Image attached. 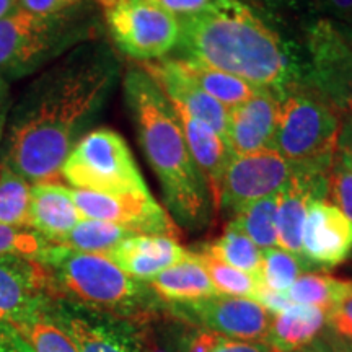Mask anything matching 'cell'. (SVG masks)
Instances as JSON below:
<instances>
[{
  "mask_svg": "<svg viewBox=\"0 0 352 352\" xmlns=\"http://www.w3.org/2000/svg\"><path fill=\"white\" fill-rule=\"evenodd\" d=\"M132 235H135V233L121 226H116V223L82 219L59 243L54 245L65 246V248L76 250V252L107 254L114 246Z\"/></svg>",
  "mask_w": 352,
  "mask_h": 352,
  "instance_id": "4316f807",
  "label": "cell"
},
{
  "mask_svg": "<svg viewBox=\"0 0 352 352\" xmlns=\"http://www.w3.org/2000/svg\"><path fill=\"white\" fill-rule=\"evenodd\" d=\"M202 252L209 253L210 256L217 258L219 261L226 263L228 266L261 279L263 252L240 230L227 227L226 233L206 245Z\"/></svg>",
  "mask_w": 352,
  "mask_h": 352,
  "instance_id": "83f0119b",
  "label": "cell"
},
{
  "mask_svg": "<svg viewBox=\"0 0 352 352\" xmlns=\"http://www.w3.org/2000/svg\"><path fill=\"white\" fill-rule=\"evenodd\" d=\"M12 327L19 331L32 352H78L69 334L47 310L20 323H13Z\"/></svg>",
  "mask_w": 352,
  "mask_h": 352,
  "instance_id": "f546056e",
  "label": "cell"
},
{
  "mask_svg": "<svg viewBox=\"0 0 352 352\" xmlns=\"http://www.w3.org/2000/svg\"><path fill=\"white\" fill-rule=\"evenodd\" d=\"M83 219L121 226L135 235H166L176 232L173 220L148 192H95L70 189Z\"/></svg>",
  "mask_w": 352,
  "mask_h": 352,
  "instance_id": "7c38bea8",
  "label": "cell"
},
{
  "mask_svg": "<svg viewBox=\"0 0 352 352\" xmlns=\"http://www.w3.org/2000/svg\"><path fill=\"white\" fill-rule=\"evenodd\" d=\"M277 98L272 148L294 171L329 173L342 124L341 113L310 83H290L277 91Z\"/></svg>",
  "mask_w": 352,
  "mask_h": 352,
  "instance_id": "5b68a950",
  "label": "cell"
},
{
  "mask_svg": "<svg viewBox=\"0 0 352 352\" xmlns=\"http://www.w3.org/2000/svg\"><path fill=\"white\" fill-rule=\"evenodd\" d=\"M292 173V166L274 148L233 155L215 191V208L235 217L252 202L279 192Z\"/></svg>",
  "mask_w": 352,
  "mask_h": 352,
  "instance_id": "9c48e42d",
  "label": "cell"
},
{
  "mask_svg": "<svg viewBox=\"0 0 352 352\" xmlns=\"http://www.w3.org/2000/svg\"><path fill=\"white\" fill-rule=\"evenodd\" d=\"M175 113L183 129L192 160L196 162L197 168L204 175L210 192L215 197L220 179H222L233 157L230 145L212 127L197 121L196 118L189 116L188 113L179 111V109H175Z\"/></svg>",
  "mask_w": 352,
  "mask_h": 352,
  "instance_id": "44dd1931",
  "label": "cell"
},
{
  "mask_svg": "<svg viewBox=\"0 0 352 352\" xmlns=\"http://www.w3.org/2000/svg\"><path fill=\"white\" fill-rule=\"evenodd\" d=\"M342 32H344L347 41H349V44L352 46V25L347 26V28H342Z\"/></svg>",
  "mask_w": 352,
  "mask_h": 352,
  "instance_id": "f6af8a7d",
  "label": "cell"
},
{
  "mask_svg": "<svg viewBox=\"0 0 352 352\" xmlns=\"http://www.w3.org/2000/svg\"><path fill=\"white\" fill-rule=\"evenodd\" d=\"M308 267L310 266L303 259L294 256L292 253L284 252V250H264L261 267L263 285L284 294L302 276V271Z\"/></svg>",
  "mask_w": 352,
  "mask_h": 352,
  "instance_id": "d6a6232c",
  "label": "cell"
},
{
  "mask_svg": "<svg viewBox=\"0 0 352 352\" xmlns=\"http://www.w3.org/2000/svg\"><path fill=\"white\" fill-rule=\"evenodd\" d=\"M104 256L132 279L148 283L160 272L182 263L188 256V252L173 236L132 235Z\"/></svg>",
  "mask_w": 352,
  "mask_h": 352,
  "instance_id": "d6986e66",
  "label": "cell"
},
{
  "mask_svg": "<svg viewBox=\"0 0 352 352\" xmlns=\"http://www.w3.org/2000/svg\"><path fill=\"white\" fill-rule=\"evenodd\" d=\"M16 7H19V0H0V20L10 15Z\"/></svg>",
  "mask_w": 352,
  "mask_h": 352,
  "instance_id": "ee69618b",
  "label": "cell"
},
{
  "mask_svg": "<svg viewBox=\"0 0 352 352\" xmlns=\"http://www.w3.org/2000/svg\"><path fill=\"white\" fill-rule=\"evenodd\" d=\"M327 197L352 222V171L336 160L329 171Z\"/></svg>",
  "mask_w": 352,
  "mask_h": 352,
  "instance_id": "e575fe53",
  "label": "cell"
},
{
  "mask_svg": "<svg viewBox=\"0 0 352 352\" xmlns=\"http://www.w3.org/2000/svg\"><path fill=\"white\" fill-rule=\"evenodd\" d=\"M120 72L104 46H82L36 78L7 124L3 162L28 183L52 182Z\"/></svg>",
  "mask_w": 352,
  "mask_h": 352,
  "instance_id": "6da1fadb",
  "label": "cell"
},
{
  "mask_svg": "<svg viewBox=\"0 0 352 352\" xmlns=\"http://www.w3.org/2000/svg\"><path fill=\"white\" fill-rule=\"evenodd\" d=\"M352 253V222L327 199L308 204L302 254L310 267H334Z\"/></svg>",
  "mask_w": 352,
  "mask_h": 352,
  "instance_id": "9a60e30c",
  "label": "cell"
},
{
  "mask_svg": "<svg viewBox=\"0 0 352 352\" xmlns=\"http://www.w3.org/2000/svg\"><path fill=\"white\" fill-rule=\"evenodd\" d=\"M142 69L160 87L171 107L212 127L227 140L228 109L188 76L179 59L151 60L144 63Z\"/></svg>",
  "mask_w": 352,
  "mask_h": 352,
  "instance_id": "2e32d148",
  "label": "cell"
},
{
  "mask_svg": "<svg viewBox=\"0 0 352 352\" xmlns=\"http://www.w3.org/2000/svg\"><path fill=\"white\" fill-rule=\"evenodd\" d=\"M52 316L78 352H140L134 320L74 303H60Z\"/></svg>",
  "mask_w": 352,
  "mask_h": 352,
  "instance_id": "5bb4252c",
  "label": "cell"
},
{
  "mask_svg": "<svg viewBox=\"0 0 352 352\" xmlns=\"http://www.w3.org/2000/svg\"><path fill=\"white\" fill-rule=\"evenodd\" d=\"M179 59L195 60L280 91L298 82L287 46L241 0H214L204 10L178 16Z\"/></svg>",
  "mask_w": 352,
  "mask_h": 352,
  "instance_id": "7a4b0ae2",
  "label": "cell"
},
{
  "mask_svg": "<svg viewBox=\"0 0 352 352\" xmlns=\"http://www.w3.org/2000/svg\"><path fill=\"white\" fill-rule=\"evenodd\" d=\"M300 352H303V351H300Z\"/></svg>",
  "mask_w": 352,
  "mask_h": 352,
  "instance_id": "7dc6e473",
  "label": "cell"
},
{
  "mask_svg": "<svg viewBox=\"0 0 352 352\" xmlns=\"http://www.w3.org/2000/svg\"><path fill=\"white\" fill-rule=\"evenodd\" d=\"M336 338V336H334ZM303 352H347L342 347L340 340H316L310 346L305 347Z\"/></svg>",
  "mask_w": 352,
  "mask_h": 352,
  "instance_id": "b9f144b4",
  "label": "cell"
},
{
  "mask_svg": "<svg viewBox=\"0 0 352 352\" xmlns=\"http://www.w3.org/2000/svg\"><path fill=\"white\" fill-rule=\"evenodd\" d=\"M153 2L165 8L166 12L173 13L178 19V16L191 15V13L204 10L214 0H153Z\"/></svg>",
  "mask_w": 352,
  "mask_h": 352,
  "instance_id": "f35d334b",
  "label": "cell"
},
{
  "mask_svg": "<svg viewBox=\"0 0 352 352\" xmlns=\"http://www.w3.org/2000/svg\"><path fill=\"white\" fill-rule=\"evenodd\" d=\"M82 2L85 0H19L16 8L38 16H57Z\"/></svg>",
  "mask_w": 352,
  "mask_h": 352,
  "instance_id": "8d00e7d4",
  "label": "cell"
},
{
  "mask_svg": "<svg viewBox=\"0 0 352 352\" xmlns=\"http://www.w3.org/2000/svg\"><path fill=\"white\" fill-rule=\"evenodd\" d=\"M338 340H340V338H338ZM340 341H341L342 347H344L347 352H352V341H342V340H340Z\"/></svg>",
  "mask_w": 352,
  "mask_h": 352,
  "instance_id": "bcb514c9",
  "label": "cell"
},
{
  "mask_svg": "<svg viewBox=\"0 0 352 352\" xmlns=\"http://www.w3.org/2000/svg\"><path fill=\"white\" fill-rule=\"evenodd\" d=\"M351 294L352 280L338 279V277L318 274V272H307L285 290L284 296L289 302L297 303V305L318 307L329 314L338 303Z\"/></svg>",
  "mask_w": 352,
  "mask_h": 352,
  "instance_id": "d4e9b609",
  "label": "cell"
},
{
  "mask_svg": "<svg viewBox=\"0 0 352 352\" xmlns=\"http://www.w3.org/2000/svg\"><path fill=\"white\" fill-rule=\"evenodd\" d=\"M310 85L334 108L352 118V46L334 21L318 20L308 30Z\"/></svg>",
  "mask_w": 352,
  "mask_h": 352,
  "instance_id": "8fae6325",
  "label": "cell"
},
{
  "mask_svg": "<svg viewBox=\"0 0 352 352\" xmlns=\"http://www.w3.org/2000/svg\"><path fill=\"white\" fill-rule=\"evenodd\" d=\"M80 39L64 15L38 16L20 8L0 20V78H20Z\"/></svg>",
  "mask_w": 352,
  "mask_h": 352,
  "instance_id": "52a82bcc",
  "label": "cell"
},
{
  "mask_svg": "<svg viewBox=\"0 0 352 352\" xmlns=\"http://www.w3.org/2000/svg\"><path fill=\"white\" fill-rule=\"evenodd\" d=\"M327 327L331 329L333 336L342 341H352V294L329 311Z\"/></svg>",
  "mask_w": 352,
  "mask_h": 352,
  "instance_id": "d590c367",
  "label": "cell"
},
{
  "mask_svg": "<svg viewBox=\"0 0 352 352\" xmlns=\"http://www.w3.org/2000/svg\"><path fill=\"white\" fill-rule=\"evenodd\" d=\"M30 192L32 184L0 165V226L25 228L30 222Z\"/></svg>",
  "mask_w": 352,
  "mask_h": 352,
  "instance_id": "1f68e13d",
  "label": "cell"
},
{
  "mask_svg": "<svg viewBox=\"0 0 352 352\" xmlns=\"http://www.w3.org/2000/svg\"><path fill=\"white\" fill-rule=\"evenodd\" d=\"M56 298L47 267L36 258L0 256V321L20 323L47 310Z\"/></svg>",
  "mask_w": 352,
  "mask_h": 352,
  "instance_id": "4fadbf2b",
  "label": "cell"
},
{
  "mask_svg": "<svg viewBox=\"0 0 352 352\" xmlns=\"http://www.w3.org/2000/svg\"><path fill=\"white\" fill-rule=\"evenodd\" d=\"M83 217L70 189L54 182L34 183L30 192L28 227L51 243H59Z\"/></svg>",
  "mask_w": 352,
  "mask_h": 352,
  "instance_id": "ffe728a7",
  "label": "cell"
},
{
  "mask_svg": "<svg viewBox=\"0 0 352 352\" xmlns=\"http://www.w3.org/2000/svg\"><path fill=\"white\" fill-rule=\"evenodd\" d=\"M328 178L329 173L294 171L289 182L284 184L279 191L276 210L277 248L303 259L302 232L308 204L314 199H327Z\"/></svg>",
  "mask_w": 352,
  "mask_h": 352,
  "instance_id": "e0dca14e",
  "label": "cell"
},
{
  "mask_svg": "<svg viewBox=\"0 0 352 352\" xmlns=\"http://www.w3.org/2000/svg\"><path fill=\"white\" fill-rule=\"evenodd\" d=\"M166 311L175 318L232 340L264 342L272 314L252 298L214 296L188 303H168Z\"/></svg>",
  "mask_w": 352,
  "mask_h": 352,
  "instance_id": "30bf717a",
  "label": "cell"
},
{
  "mask_svg": "<svg viewBox=\"0 0 352 352\" xmlns=\"http://www.w3.org/2000/svg\"><path fill=\"white\" fill-rule=\"evenodd\" d=\"M124 94L140 147L160 182L171 217L189 232L204 230L214 215V196L192 160L173 107L142 67L127 70Z\"/></svg>",
  "mask_w": 352,
  "mask_h": 352,
  "instance_id": "3957f363",
  "label": "cell"
},
{
  "mask_svg": "<svg viewBox=\"0 0 352 352\" xmlns=\"http://www.w3.org/2000/svg\"><path fill=\"white\" fill-rule=\"evenodd\" d=\"M36 259L50 271L56 297L127 320L155 310L152 297L157 296L151 287L122 272L104 254L51 243Z\"/></svg>",
  "mask_w": 352,
  "mask_h": 352,
  "instance_id": "277c9868",
  "label": "cell"
},
{
  "mask_svg": "<svg viewBox=\"0 0 352 352\" xmlns=\"http://www.w3.org/2000/svg\"><path fill=\"white\" fill-rule=\"evenodd\" d=\"M279 98L277 91L259 90L246 103L228 109L227 142L233 155L272 148Z\"/></svg>",
  "mask_w": 352,
  "mask_h": 352,
  "instance_id": "ac0fdd59",
  "label": "cell"
},
{
  "mask_svg": "<svg viewBox=\"0 0 352 352\" xmlns=\"http://www.w3.org/2000/svg\"><path fill=\"white\" fill-rule=\"evenodd\" d=\"M147 285L157 298L168 303L197 302L219 296L196 253H188L182 263L160 272Z\"/></svg>",
  "mask_w": 352,
  "mask_h": 352,
  "instance_id": "603a6c76",
  "label": "cell"
},
{
  "mask_svg": "<svg viewBox=\"0 0 352 352\" xmlns=\"http://www.w3.org/2000/svg\"><path fill=\"white\" fill-rule=\"evenodd\" d=\"M277 199H279V192L252 202L243 210H240L235 217H232L228 227L245 233L261 252L276 248Z\"/></svg>",
  "mask_w": 352,
  "mask_h": 352,
  "instance_id": "484cf974",
  "label": "cell"
},
{
  "mask_svg": "<svg viewBox=\"0 0 352 352\" xmlns=\"http://www.w3.org/2000/svg\"><path fill=\"white\" fill-rule=\"evenodd\" d=\"M328 314L318 307L292 305L272 315L264 344L271 352H300L320 338Z\"/></svg>",
  "mask_w": 352,
  "mask_h": 352,
  "instance_id": "7402d4cb",
  "label": "cell"
},
{
  "mask_svg": "<svg viewBox=\"0 0 352 352\" xmlns=\"http://www.w3.org/2000/svg\"><path fill=\"white\" fill-rule=\"evenodd\" d=\"M175 318V316H173ZM178 352H271L264 342L232 340L175 318Z\"/></svg>",
  "mask_w": 352,
  "mask_h": 352,
  "instance_id": "f1b7e54d",
  "label": "cell"
},
{
  "mask_svg": "<svg viewBox=\"0 0 352 352\" xmlns=\"http://www.w3.org/2000/svg\"><path fill=\"white\" fill-rule=\"evenodd\" d=\"M315 3L333 19L352 25V0H315Z\"/></svg>",
  "mask_w": 352,
  "mask_h": 352,
  "instance_id": "60d3db41",
  "label": "cell"
},
{
  "mask_svg": "<svg viewBox=\"0 0 352 352\" xmlns=\"http://www.w3.org/2000/svg\"><path fill=\"white\" fill-rule=\"evenodd\" d=\"M196 256L199 258L202 266H204L210 283H212L215 292L219 296L258 300L259 294L263 290V283L259 277L228 266V264L219 261L217 258L210 256L206 252L196 253Z\"/></svg>",
  "mask_w": 352,
  "mask_h": 352,
  "instance_id": "4dcf8cb0",
  "label": "cell"
},
{
  "mask_svg": "<svg viewBox=\"0 0 352 352\" xmlns=\"http://www.w3.org/2000/svg\"><path fill=\"white\" fill-rule=\"evenodd\" d=\"M116 46L132 59H164L179 39V23L153 0H100Z\"/></svg>",
  "mask_w": 352,
  "mask_h": 352,
  "instance_id": "ba28073f",
  "label": "cell"
},
{
  "mask_svg": "<svg viewBox=\"0 0 352 352\" xmlns=\"http://www.w3.org/2000/svg\"><path fill=\"white\" fill-rule=\"evenodd\" d=\"M7 83L3 78H0V139H2V129L6 124V116H7Z\"/></svg>",
  "mask_w": 352,
  "mask_h": 352,
  "instance_id": "7bdbcfd3",
  "label": "cell"
},
{
  "mask_svg": "<svg viewBox=\"0 0 352 352\" xmlns=\"http://www.w3.org/2000/svg\"><path fill=\"white\" fill-rule=\"evenodd\" d=\"M50 245L51 241L34 230L0 226V256L19 254V256L39 258Z\"/></svg>",
  "mask_w": 352,
  "mask_h": 352,
  "instance_id": "836d02e7",
  "label": "cell"
},
{
  "mask_svg": "<svg viewBox=\"0 0 352 352\" xmlns=\"http://www.w3.org/2000/svg\"><path fill=\"white\" fill-rule=\"evenodd\" d=\"M60 175L76 189L95 192H148L129 145L116 131L95 129L77 140Z\"/></svg>",
  "mask_w": 352,
  "mask_h": 352,
  "instance_id": "8992f818",
  "label": "cell"
},
{
  "mask_svg": "<svg viewBox=\"0 0 352 352\" xmlns=\"http://www.w3.org/2000/svg\"><path fill=\"white\" fill-rule=\"evenodd\" d=\"M183 69L189 77L199 85L206 94L217 100L227 109L236 108L243 104L256 94L259 88L252 83L241 80V78L222 72V70L208 67V65L195 63V60L179 59Z\"/></svg>",
  "mask_w": 352,
  "mask_h": 352,
  "instance_id": "cb8c5ba5",
  "label": "cell"
},
{
  "mask_svg": "<svg viewBox=\"0 0 352 352\" xmlns=\"http://www.w3.org/2000/svg\"><path fill=\"white\" fill-rule=\"evenodd\" d=\"M334 160L352 171V118H346V121L341 124Z\"/></svg>",
  "mask_w": 352,
  "mask_h": 352,
  "instance_id": "74e56055",
  "label": "cell"
},
{
  "mask_svg": "<svg viewBox=\"0 0 352 352\" xmlns=\"http://www.w3.org/2000/svg\"><path fill=\"white\" fill-rule=\"evenodd\" d=\"M0 352H32L12 324L0 321Z\"/></svg>",
  "mask_w": 352,
  "mask_h": 352,
  "instance_id": "ab89813d",
  "label": "cell"
}]
</instances>
